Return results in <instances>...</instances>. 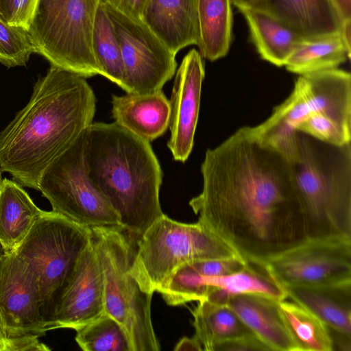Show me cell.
<instances>
[{
  "label": "cell",
  "mask_w": 351,
  "mask_h": 351,
  "mask_svg": "<svg viewBox=\"0 0 351 351\" xmlns=\"http://www.w3.org/2000/svg\"><path fill=\"white\" fill-rule=\"evenodd\" d=\"M201 174L202 191L189 206L246 262L263 264L307 239L287 160L250 127L208 149Z\"/></svg>",
  "instance_id": "cell-1"
},
{
  "label": "cell",
  "mask_w": 351,
  "mask_h": 351,
  "mask_svg": "<svg viewBox=\"0 0 351 351\" xmlns=\"http://www.w3.org/2000/svg\"><path fill=\"white\" fill-rule=\"evenodd\" d=\"M95 110L86 78L51 66L0 133V169L21 186L38 190L43 171L90 125Z\"/></svg>",
  "instance_id": "cell-2"
},
{
  "label": "cell",
  "mask_w": 351,
  "mask_h": 351,
  "mask_svg": "<svg viewBox=\"0 0 351 351\" xmlns=\"http://www.w3.org/2000/svg\"><path fill=\"white\" fill-rule=\"evenodd\" d=\"M84 154L89 177L108 200L121 228L137 239L162 213V171L150 143L116 123L86 129Z\"/></svg>",
  "instance_id": "cell-3"
},
{
  "label": "cell",
  "mask_w": 351,
  "mask_h": 351,
  "mask_svg": "<svg viewBox=\"0 0 351 351\" xmlns=\"http://www.w3.org/2000/svg\"><path fill=\"white\" fill-rule=\"evenodd\" d=\"M307 239H351V145L297 131L287 158Z\"/></svg>",
  "instance_id": "cell-4"
},
{
  "label": "cell",
  "mask_w": 351,
  "mask_h": 351,
  "mask_svg": "<svg viewBox=\"0 0 351 351\" xmlns=\"http://www.w3.org/2000/svg\"><path fill=\"white\" fill-rule=\"evenodd\" d=\"M90 228L103 273L106 313L123 327L132 351L160 350L152 321L153 294L143 291L130 272L132 237L121 227Z\"/></svg>",
  "instance_id": "cell-5"
},
{
  "label": "cell",
  "mask_w": 351,
  "mask_h": 351,
  "mask_svg": "<svg viewBox=\"0 0 351 351\" xmlns=\"http://www.w3.org/2000/svg\"><path fill=\"white\" fill-rule=\"evenodd\" d=\"M325 114L351 130V75L338 68L300 75L290 95L263 123L250 127L253 135L287 158L299 125L310 115Z\"/></svg>",
  "instance_id": "cell-6"
},
{
  "label": "cell",
  "mask_w": 351,
  "mask_h": 351,
  "mask_svg": "<svg viewBox=\"0 0 351 351\" xmlns=\"http://www.w3.org/2000/svg\"><path fill=\"white\" fill-rule=\"evenodd\" d=\"M233 256H239L198 221L182 223L163 214L137 239L130 272L153 294L186 263Z\"/></svg>",
  "instance_id": "cell-7"
},
{
  "label": "cell",
  "mask_w": 351,
  "mask_h": 351,
  "mask_svg": "<svg viewBox=\"0 0 351 351\" xmlns=\"http://www.w3.org/2000/svg\"><path fill=\"white\" fill-rule=\"evenodd\" d=\"M90 239V228L45 211L15 250L36 278L49 330L60 295Z\"/></svg>",
  "instance_id": "cell-8"
},
{
  "label": "cell",
  "mask_w": 351,
  "mask_h": 351,
  "mask_svg": "<svg viewBox=\"0 0 351 351\" xmlns=\"http://www.w3.org/2000/svg\"><path fill=\"white\" fill-rule=\"evenodd\" d=\"M101 0H39L28 29L36 53L51 65L85 78L101 72L92 46Z\"/></svg>",
  "instance_id": "cell-9"
},
{
  "label": "cell",
  "mask_w": 351,
  "mask_h": 351,
  "mask_svg": "<svg viewBox=\"0 0 351 351\" xmlns=\"http://www.w3.org/2000/svg\"><path fill=\"white\" fill-rule=\"evenodd\" d=\"M84 133L47 166L38 191L53 211L75 223L88 228H121L119 215L88 173Z\"/></svg>",
  "instance_id": "cell-10"
},
{
  "label": "cell",
  "mask_w": 351,
  "mask_h": 351,
  "mask_svg": "<svg viewBox=\"0 0 351 351\" xmlns=\"http://www.w3.org/2000/svg\"><path fill=\"white\" fill-rule=\"evenodd\" d=\"M101 4L114 27L123 62V90L144 94L162 90L175 75L176 55L142 21L121 11L110 0Z\"/></svg>",
  "instance_id": "cell-11"
},
{
  "label": "cell",
  "mask_w": 351,
  "mask_h": 351,
  "mask_svg": "<svg viewBox=\"0 0 351 351\" xmlns=\"http://www.w3.org/2000/svg\"><path fill=\"white\" fill-rule=\"evenodd\" d=\"M263 265L284 287H316L351 280V239H306Z\"/></svg>",
  "instance_id": "cell-12"
},
{
  "label": "cell",
  "mask_w": 351,
  "mask_h": 351,
  "mask_svg": "<svg viewBox=\"0 0 351 351\" xmlns=\"http://www.w3.org/2000/svg\"><path fill=\"white\" fill-rule=\"evenodd\" d=\"M0 322L9 337L45 335L36 278L15 252L0 255Z\"/></svg>",
  "instance_id": "cell-13"
},
{
  "label": "cell",
  "mask_w": 351,
  "mask_h": 351,
  "mask_svg": "<svg viewBox=\"0 0 351 351\" xmlns=\"http://www.w3.org/2000/svg\"><path fill=\"white\" fill-rule=\"evenodd\" d=\"M105 313L103 273L91 237L60 295L49 329L77 330Z\"/></svg>",
  "instance_id": "cell-14"
},
{
  "label": "cell",
  "mask_w": 351,
  "mask_h": 351,
  "mask_svg": "<svg viewBox=\"0 0 351 351\" xmlns=\"http://www.w3.org/2000/svg\"><path fill=\"white\" fill-rule=\"evenodd\" d=\"M202 58L195 49L184 57L176 73L169 99L170 137L167 147L173 159L181 162L189 158L194 145L205 76Z\"/></svg>",
  "instance_id": "cell-15"
},
{
  "label": "cell",
  "mask_w": 351,
  "mask_h": 351,
  "mask_svg": "<svg viewBox=\"0 0 351 351\" xmlns=\"http://www.w3.org/2000/svg\"><path fill=\"white\" fill-rule=\"evenodd\" d=\"M111 103L114 123L149 143L169 129V101L162 90L114 95Z\"/></svg>",
  "instance_id": "cell-16"
},
{
  "label": "cell",
  "mask_w": 351,
  "mask_h": 351,
  "mask_svg": "<svg viewBox=\"0 0 351 351\" xmlns=\"http://www.w3.org/2000/svg\"><path fill=\"white\" fill-rule=\"evenodd\" d=\"M191 278L200 300L226 305L228 300L244 293H261L280 300L287 295L281 286L268 273L263 264L247 262L242 270L228 275L204 276L192 267Z\"/></svg>",
  "instance_id": "cell-17"
},
{
  "label": "cell",
  "mask_w": 351,
  "mask_h": 351,
  "mask_svg": "<svg viewBox=\"0 0 351 351\" xmlns=\"http://www.w3.org/2000/svg\"><path fill=\"white\" fill-rule=\"evenodd\" d=\"M278 300L255 293L230 297L226 305L269 349L295 351V346L281 317Z\"/></svg>",
  "instance_id": "cell-18"
},
{
  "label": "cell",
  "mask_w": 351,
  "mask_h": 351,
  "mask_svg": "<svg viewBox=\"0 0 351 351\" xmlns=\"http://www.w3.org/2000/svg\"><path fill=\"white\" fill-rule=\"evenodd\" d=\"M141 19L175 54L197 44L195 0H147Z\"/></svg>",
  "instance_id": "cell-19"
},
{
  "label": "cell",
  "mask_w": 351,
  "mask_h": 351,
  "mask_svg": "<svg viewBox=\"0 0 351 351\" xmlns=\"http://www.w3.org/2000/svg\"><path fill=\"white\" fill-rule=\"evenodd\" d=\"M256 8L305 38L339 33L341 25L330 0H260Z\"/></svg>",
  "instance_id": "cell-20"
},
{
  "label": "cell",
  "mask_w": 351,
  "mask_h": 351,
  "mask_svg": "<svg viewBox=\"0 0 351 351\" xmlns=\"http://www.w3.org/2000/svg\"><path fill=\"white\" fill-rule=\"evenodd\" d=\"M284 289L287 298L313 313L328 328L351 336V280Z\"/></svg>",
  "instance_id": "cell-21"
},
{
  "label": "cell",
  "mask_w": 351,
  "mask_h": 351,
  "mask_svg": "<svg viewBox=\"0 0 351 351\" xmlns=\"http://www.w3.org/2000/svg\"><path fill=\"white\" fill-rule=\"evenodd\" d=\"M21 185L8 179L0 183V245L5 253L14 252L36 221L45 213Z\"/></svg>",
  "instance_id": "cell-22"
},
{
  "label": "cell",
  "mask_w": 351,
  "mask_h": 351,
  "mask_svg": "<svg viewBox=\"0 0 351 351\" xmlns=\"http://www.w3.org/2000/svg\"><path fill=\"white\" fill-rule=\"evenodd\" d=\"M238 9L245 19L250 39L261 58L277 66H284L305 37L259 8Z\"/></svg>",
  "instance_id": "cell-23"
},
{
  "label": "cell",
  "mask_w": 351,
  "mask_h": 351,
  "mask_svg": "<svg viewBox=\"0 0 351 351\" xmlns=\"http://www.w3.org/2000/svg\"><path fill=\"white\" fill-rule=\"evenodd\" d=\"M195 5L199 53L215 61L227 55L232 43V0H195Z\"/></svg>",
  "instance_id": "cell-24"
},
{
  "label": "cell",
  "mask_w": 351,
  "mask_h": 351,
  "mask_svg": "<svg viewBox=\"0 0 351 351\" xmlns=\"http://www.w3.org/2000/svg\"><path fill=\"white\" fill-rule=\"evenodd\" d=\"M350 51L339 32L304 38L284 66L289 71L299 75L336 69L350 58Z\"/></svg>",
  "instance_id": "cell-25"
},
{
  "label": "cell",
  "mask_w": 351,
  "mask_h": 351,
  "mask_svg": "<svg viewBox=\"0 0 351 351\" xmlns=\"http://www.w3.org/2000/svg\"><path fill=\"white\" fill-rule=\"evenodd\" d=\"M198 302L192 324L203 350L213 351L221 342L252 333L228 306L205 299Z\"/></svg>",
  "instance_id": "cell-26"
},
{
  "label": "cell",
  "mask_w": 351,
  "mask_h": 351,
  "mask_svg": "<svg viewBox=\"0 0 351 351\" xmlns=\"http://www.w3.org/2000/svg\"><path fill=\"white\" fill-rule=\"evenodd\" d=\"M278 304L295 351H332L328 326L317 316L293 301Z\"/></svg>",
  "instance_id": "cell-27"
},
{
  "label": "cell",
  "mask_w": 351,
  "mask_h": 351,
  "mask_svg": "<svg viewBox=\"0 0 351 351\" xmlns=\"http://www.w3.org/2000/svg\"><path fill=\"white\" fill-rule=\"evenodd\" d=\"M92 46L101 75L123 88L124 68L121 48L113 24L101 1L94 21Z\"/></svg>",
  "instance_id": "cell-28"
},
{
  "label": "cell",
  "mask_w": 351,
  "mask_h": 351,
  "mask_svg": "<svg viewBox=\"0 0 351 351\" xmlns=\"http://www.w3.org/2000/svg\"><path fill=\"white\" fill-rule=\"evenodd\" d=\"M75 330V341L84 351H132L125 329L106 313Z\"/></svg>",
  "instance_id": "cell-29"
},
{
  "label": "cell",
  "mask_w": 351,
  "mask_h": 351,
  "mask_svg": "<svg viewBox=\"0 0 351 351\" xmlns=\"http://www.w3.org/2000/svg\"><path fill=\"white\" fill-rule=\"evenodd\" d=\"M36 49L28 30L0 16V63L10 68L25 66Z\"/></svg>",
  "instance_id": "cell-30"
},
{
  "label": "cell",
  "mask_w": 351,
  "mask_h": 351,
  "mask_svg": "<svg viewBox=\"0 0 351 351\" xmlns=\"http://www.w3.org/2000/svg\"><path fill=\"white\" fill-rule=\"evenodd\" d=\"M297 131L337 146L350 143L351 140V130L321 113L310 115L299 125Z\"/></svg>",
  "instance_id": "cell-31"
},
{
  "label": "cell",
  "mask_w": 351,
  "mask_h": 351,
  "mask_svg": "<svg viewBox=\"0 0 351 351\" xmlns=\"http://www.w3.org/2000/svg\"><path fill=\"white\" fill-rule=\"evenodd\" d=\"M39 0H1V17L8 23L29 29Z\"/></svg>",
  "instance_id": "cell-32"
},
{
  "label": "cell",
  "mask_w": 351,
  "mask_h": 351,
  "mask_svg": "<svg viewBox=\"0 0 351 351\" xmlns=\"http://www.w3.org/2000/svg\"><path fill=\"white\" fill-rule=\"evenodd\" d=\"M36 336L9 337L0 322V351H49Z\"/></svg>",
  "instance_id": "cell-33"
},
{
  "label": "cell",
  "mask_w": 351,
  "mask_h": 351,
  "mask_svg": "<svg viewBox=\"0 0 351 351\" xmlns=\"http://www.w3.org/2000/svg\"><path fill=\"white\" fill-rule=\"evenodd\" d=\"M267 346L253 333L234 338L217 345L213 351H263Z\"/></svg>",
  "instance_id": "cell-34"
},
{
  "label": "cell",
  "mask_w": 351,
  "mask_h": 351,
  "mask_svg": "<svg viewBox=\"0 0 351 351\" xmlns=\"http://www.w3.org/2000/svg\"><path fill=\"white\" fill-rule=\"evenodd\" d=\"M147 0H114L113 2L125 14L141 19L143 11Z\"/></svg>",
  "instance_id": "cell-35"
},
{
  "label": "cell",
  "mask_w": 351,
  "mask_h": 351,
  "mask_svg": "<svg viewBox=\"0 0 351 351\" xmlns=\"http://www.w3.org/2000/svg\"><path fill=\"white\" fill-rule=\"evenodd\" d=\"M332 351H351V336L328 328Z\"/></svg>",
  "instance_id": "cell-36"
},
{
  "label": "cell",
  "mask_w": 351,
  "mask_h": 351,
  "mask_svg": "<svg viewBox=\"0 0 351 351\" xmlns=\"http://www.w3.org/2000/svg\"><path fill=\"white\" fill-rule=\"evenodd\" d=\"M341 23L351 20V0H330Z\"/></svg>",
  "instance_id": "cell-37"
},
{
  "label": "cell",
  "mask_w": 351,
  "mask_h": 351,
  "mask_svg": "<svg viewBox=\"0 0 351 351\" xmlns=\"http://www.w3.org/2000/svg\"><path fill=\"white\" fill-rule=\"evenodd\" d=\"M173 350L175 351H202L203 347L195 336L193 337H184L176 343Z\"/></svg>",
  "instance_id": "cell-38"
},
{
  "label": "cell",
  "mask_w": 351,
  "mask_h": 351,
  "mask_svg": "<svg viewBox=\"0 0 351 351\" xmlns=\"http://www.w3.org/2000/svg\"><path fill=\"white\" fill-rule=\"evenodd\" d=\"M339 34L346 47L351 49V20L341 23Z\"/></svg>",
  "instance_id": "cell-39"
},
{
  "label": "cell",
  "mask_w": 351,
  "mask_h": 351,
  "mask_svg": "<svg viewBox=\"0 0 351 351\" xmlns=\"http://www.w3.org/2000/svg\"><path fill=\"white\" fill-rule=\"evenodd\" d=\"M260 0H232V5L237 8L241 7H256Z\"/></svg>",
  "instance_id": "cell-40"
},
{
  "label": "cell",
  "mask_w": 351,
  "mask_h": 351,
  "mask_svg": "<svg viewBox=\"0 0 351 351\" xmlns=\"http://www.w3.org/2000/svg\"><path fill=\"white\" fill-rule=\"evenodd\" d=\"M1 0H0V16H1Z\"/></svg>",
  "instance_id": "cell-41"
},
{
  "label": "cell",
  "mask_w": 351,
  "mask_h": 351,
  "mask_svg": "<svg viewBox=\"0 0 351 351\" xmlns=\"http://www.w3.org/2000/svg\"><path fill=\"white\" fill-rule=\"evenodd\" d=\"M1 172H0V183H1Z\"/></svg>",
  "instance_id": "cell-42"
},
{
  "label": "cell",
  "mask_w": 351,
  "mask_h": 351,
  "mask_svg": "<svg viewBox=\"0 0 351 351\" xmlns=\"http://www.w3.org/2000/svg\"><path fill=\"white\" fill-rule=\"evenodd\" d=\"M110 1H114V0H110Z\"/></svg>",
  "instance_id": "cell-43"
},
{
  "label": "cell",
  "mask_w": 351,
  "mask_h": 351,
  "mask_svg": "<svg viewBox=\"0 0 351 351\" xmlns=\"http://www.w3.org/2000/svg\"><path fill=\"white\" fill-rule=\"evenodd\" d=\"M0 255H1V254H0Z\"/></svg>",
  "instance_id": "cell-44"
}]
</instances>
